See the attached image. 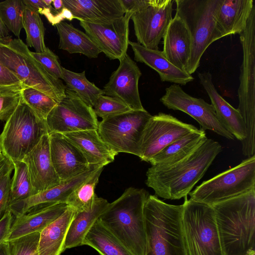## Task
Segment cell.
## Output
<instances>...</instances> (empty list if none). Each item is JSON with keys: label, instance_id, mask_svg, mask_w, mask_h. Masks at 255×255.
Wrapping results in <instances>:
<instances>
[{"label": "cell", "instance_id": "1", "mask_svg": "<svg viewBox=\"0 0 255 255\" xmlns=\"http://www.w3.org/2000/svg\"><path fill=\"white\" fill-rule=\"evenodd\" d=\"M217 141L207 138L187 157L167 166L151 165L146 173L145 184L156 196L178 200L187 196L222 151Z\"/></svg>", "mask_w": 255, "mask_h": 255}, {"label": "cell", "instance_id": "2", "mask_svg": "<svg viewBox=\"0 0 255 255\" xmlns=\"http://www.w3.org/2000/svg\"><path fill=\"white\" fill-rule=\"evenodd\" d=\"M212 207L223 255H255V190Z\"/></svg>", "mask_w": 255, "mask_h": 255}, {"label": "cell", "instance_id": "3", "mask_svg": "<svg viewBox=\"0 0 255 255\" xmlns=\"http://www.w3.org/2000/svg\"><path fill=\"white\" fill-rule=\"evenodd\" d=\"M183 205L149 195L144 206L145 255H188L182 224Z\"/></svg>", "mask_w": 255, "mask_h": 255}, {"label": "cell", "instance_id": "4", "mask_svg": "<svg viewBox=\"0 0 255 255\" xmlns=\"http://www.w3.org/2000/svg\"><path fill=\"white\" fill-rule=\"evenodd\" d=\"M149 195L144 189L128 188L98 218L133 255L145 254L143 209Z\"/></svg>", "mask_w": 255, "mask_h": 255}, {"label": "cell", "instance_id": "5", "mask_svg": "<svg viewBox=\"0 0 255 255\" xmlns=\"http://www.w3.org/2000/svg\"><path fill=\"white\" fill-rule=\"evenodd\" d=\"M0 63L25 87L40 91L58 104L65 97L66 86L61 79L46 71L21 39L11 36L0 38Z\"/></svg>", "mask_w": 255, "mask_h": 255}, {"label": "cell", "instance_id": "6", "mask_svg": "<svg viewBox=\"0 0 255 255\" xmlns=\"http://www.w3.org/2000/svg\"><path fill=\"white\" fill-rule=\"evenodd\" d=\"M175 15L185 23L190 35L191 50L186 70L194 73L201 58L210 45L225 37L219 27L216 12L220 0H176Z\"/></svg>", "mask_w": 255, "mask_h": 255}, {"label": "cell", "instance_id": "7", "mask_svg": "<svg viewBox=\"0 0 255 255\" xmlns=\"http://www.w3.org/2000/svg\"><path fill=\"white\" fill-rule=\"evenodd\" d=\"M243 58L240 68L237 110L244 121L247 132L241 141L242 153L248 157L255 153V6L244 30L240 34Z\"/></svg>", "mask_w": 255, "mask_h": 255}, {"label": "cell", "instance_id": "8", "mask_svg": "<svg viewBox=\"0 0 255 255\" xmlns=\"http://www.w3.org/2000/svg\"><path fill=\"white\" fill-rule=\"evenodd\" d=\"M49 133L46 122L41 119L21 100L5 122L0 134V147L4 156L12 163L24 157Z\"/></svg>", "mask_w": 255, "mask_h": 255}, {"label": "cell", "instance_id": "9", "mask_svg": "<svg viewBox=\"0 0 255 255\" xmlns=\"http://www.w3.org/2000/svg\"><path fill=\"white\" fill-rule=\"evenodd\" d=\"M184 198L182 224L188 255H223L212 206Z\"/></svg>", "mask_w": 255, "mask_h": 255}, {"label": "cell", "instance_id": "10", "mask_svg": "<svg viewBox=\"0 0 255 255\" xmlns=\"http://www.w3.org/2000/svg\"><path fill=\"white\" fill-rule=\"evenodd\" d=\"M255 190V154L203 181L188 194L190 199L213 206Z\"/></svg>", "mask_w": 255, "mask_h": 255}, {"label": "cell", "instance_id": "11", "mask_svg": "<svg viewBox=\"0 0 255 255\" xmlns=\"http://www.w3.org/2000/svg\"><path fill=\"white\" fill-rule=\"evenodd\" d=\"M151 116L145 110H130L102 119L97 130L117 154L124 152L138 156L139 140Z\"/></svg>", "mask_w": 255, "mask_h": 255}, {"label": "cell", "instance_id": "12", "mask_svg": "<svg viewBox=\"0 0 255 255\" xmlns=\"http://www.w3.org/2000/svg\"><path fill=\"white\" fill-rule=\"evenodd\" d=\"M199 129L173 116L159 113L147 122L139 142L138 157L148 161L165 147Z\"/></svg>", "mask_w": 255, "mask_h": 255}, {"label": "cell", "instance_id": "13", "mask_svg": "<svg viewBox=\"0 0 255 255\" xmlns=\"http://www.w3.org/2000/svg\"><path fill=\"white\" fill-rule=\"evenodd\" d=\"M65 97L52 110L45 122L49 133L97 130L99 122L93 108L66 88Z\"/></svg>", "mask_w": 255, "mask_h": 255}, {"label": "cell", "instance_id": "14", "mask_svg": "<svg viewBox=\"0 0 255 255\" xmlns=\"http://www.w3.org/2000/svg\"><path fill=\"white\" fill-rule=\"evenodd\" d=\"M172 0H150L142 9L130 17L137 43L150 49H158V45L171 22Z\"/></svg>", "mask_w": 255, "mask_h": 255}, {"label": "cell", "instance_id": "15", "mask_svg": "<svg viewBox=\"0 0 255 255\" xmlns=\"http://www.w3.org/2000/svg\"><path fill=\"white\" fill-rule=\"evenodd\" d=\"M160 101L169 109L180 111L189 115L198 123L204 130H211L227 139H234V136L218 120L211 104L201 98L188 95L179 85L173 84L166 88Z\"/></svg>", "mask_w": 255, "mask_h": 255}, {"label": "cell", "instance_id": "16", "mask_svg": "<svg viewBox=\"0 0 255 255\" xmlns=\"http://www.w3.org/2000/svg\"><path fill=\"white\" fill-rule=\"evenodd\" d=\"M132 13L104 23L80 21V25L92 41L111 60L122 59L129 45V22Z\"/></svg>", "mask_w": 255, "mask_h": 255}, {"label": "cell", "instance_id": "17", "mask_svg": "<svg viewBox=\"0 0 255 255\" xmlns=\"http://www.w3.org/2000/svg\"><path fill=\"white\" fill-rule=\"evenodd\" d=\"M119 61V67L104 87V95L121 100L131 110H144L138 90L140 70L128 54Z\"/></svg>", "mask_w": 255, "mask_h": 255}, {"label": "cell", "instance_id": "18", "mask_svg": "<svg viewBox=\"0 0 255 255\" xmlns=\"http://www.w3.org/2000/svg\"><path fill=\"white\" fill-rule=\"evenodd\" d=\"M22 161L26 165L33 195L60 183L51 159L49 133L41 137Z\"/></svg>", "mask_w": 255, "mask_h": 255}, {"label": "cell", "instance_id": "19", "mask_svg": "<svg viewBox=\"0 0 255 255\" xmlns=\"http://www.w3.org/2000/svg\"><path fill=\"white\" fill-rule=\"evenodd\" d=\"M49 136L51 161L61 181L90 168L81 152L62 133H50Z\"/></svg>", "mask_w": 255, "mask_h": 255}, {"label": "cell", "instance_id": "20", "mask_svg": "<svg viewBox=\"0 0 255 255\" xmlns=\"http://www.w3.org/2000/svg\"><path fill=\"white\" fill-rule=\"evenodd\" d=\"M101 167L91 166L87 171L68 180L61 181L58 185L34 194L15 204L17 212L25 214L32 209L57 203H66L71 193L82 183L90 178Z\"/></svg>", "mask_w": 255, "mask_h": 255}, {"label": "cell", "instance_id": "21", "mask_svg": "<svg viewBox=\"0 0 255 255\" xmlns=\"http://www.w3.org/2000/svg\"><path fill=\"white\" fill-rule=\"evenodd\" d=\"M200 84L208 94L218 120L234 137L241 141L247 136L246 127L238 110L232 107L217 92L209 72L199 73Z\"/></svg>", "mask_w": 255, "mask_h": 255}, {"label": "cell", "instance_id": "22", "mask_svg": "<svg viewBox=\"0 0 255 255\" xmlns=\"http://www.w3.org/2000/svg\"><path fill=\"white\" fill-rule=\"evenodd\" d=\"M76 19L96 23L113 21L126 12L120 0H63Z\"/></svg>", "mask_w": 255, "mask_h": 255}, {"label": "cell", "instance_id": "23", "mask_svg": "<svg viewBox=\"0 0 255 255\" xmlns=\"http://www.w3.org/2000/svg\"><path fill=\"white\" fill-rule=\"evenodd\" d=\"M162 52L174 66L186 72L189 61L191 39L189 30L183 21L175 15L163 36Z\"/></svg>", "mask_w": 255, "mask_h": 255}, {"label": "cell", "instance_id": "24", "mask_svg": "<svg viewBox=\"0 0 255 255\" xmlns=\"http://www.w3.org/2000/svg\"><path fill=\"white\" fill-rule=\"evenodd\" d=\"M136 61L143 63L156 71L162 82L185 85L192 82L194 78L186 72L181 70L165 57L158 49L146 48L137 42L129 41Z\"/></svg>", "mask_w": 255, "mask_h": 255}, {"label": "cell", "instance_id": "25", "mask_svg": "<svg viewBox=\"0 0 255 255\" xmlns=\"http://www.w3.org/2000/svg\"><path fill=\"white\" fill-rule=\"evenodd\" d=\"M62 134L81 152L90 166L104 167L113 162L117 155L102 140L97 130Z\"/></svg>", "mask_w": 255, "mask_h": 255}, {"label": "cell", "instance_id": "26", "mask_svg": "<svg viewBox=\"0 0 255 255\" xmlns=\"http://www.w3.org/2000/svg\"><path fill=\"white\" fill-rule=\"evenodd\" d=\"M66 203H57L15 217L6 241L41 232L67 209Z\"/></svg>", "mask_w": 255, "mask_h": 255}, {"label": "cell", "instance_id": "27", "mask_svg": "<svg viewBox=\"0 0 255 255\" xmlns=\"http://www.w3.org/2000/svg\"><path fill=\"white\" fill-rule=\"evenodd\" d=\"M254 6L253 0H220L216 18L225 37L244 30Z\"/></svg>", "mask_w": 255, "mask_h": 255}, {"label": "cell", "instance_id": "28", "mask_svg": "<svg viewBox=\"0 0 255 255\" xmlns=\"http://www.w3.org/2000/svg\"><path fill=\"white\" fill-rule=\"evenodd\" d=\"M75 213L73 209L68 207L64 213L40 232L39 255H61L65 251L67 233Z\"/></svg>", "mask_w": 255, "mask_h": 255}, {"label": "cell", "instance_id": "29", "mask_svg": "<svg viewBox=\"0 0 255 255\" xmlns=\"http://www.w3.org/2000/svg\"><path fill=\"white\" fill-rule=\"evenodd\" d=\"M109 204L106 199L96 196L91 209L75 213L67 233L64 250L83 245L85 236Z\"/></svg>", "mask_w": 255, "mask_h": 255}, {"label": "cell", "instance_id": "30", "mask_svg": "<svg viewBox=\"0 0 255 255\" xmlns=\"http://www.w3.org/2000/svg\"><path fill=\"white\" fill-rule=\"evenodd\" d=\"M202 129L191 132L169 144L153 156L148 162L151 165L167 166L182 160L206 139Z\"/></svg>", "mask_w": 255, "mask_h": 255}, {"label": "cell", "instance_id": "31", "mask_svg": "<svg viewBox=\"0 0 255 255\" xmlns=\"http://www.w3.org/2000/svg\"><path fill=\"white\" fill-rule=\"evenodd\" d=\"M55 26L59 37V49L71 54H82L89 58H96L102 52L86 33L72 24L62 21Z\"/></svg>", "mask_w": 255, "mask_h": 255}, {"label": "cell", "instance_id": "32", "mask_svg": "<svg viewBox=\"0 0 255 255\" xmlns=\"http://www.w3.org/2000/svg\"><path fill=\"white\" fill-rule=\"evenodd\" d=\"M83 245L92 247L101 255H133L98 219L85 236Z\"/></svg>", "mask_w": 255, "mask_h": 255}, {"label": "cell", "instance_id": "33", "mask_svg": "<svg viewBox=\"0 0 255 255\" xmlns=\"http://www.w3.org/2000/svg\"><path fill=\"white\" fill-rule=\"evenodd\" d=\"M66 88L74 92L86 105L93 108L98 98L104 95L103 89L86 78L85 71L76 73L63 67L62 79Z\"/></svg>", "mask_w": 255, "mask_h": 255}, {"label": "cell", "instance_id": "34", "mask_svg": "<svg viewBox=\"0 0 255 255\" xmlns=\"http://www.w3.org/2000/svg\"><path fill=\"white\" fill-rule=\"evenodd\" d=\"M103 167H100L71 193L66 203L69 207L73 209L76 212L87 211L93 207L97 196L95 192L96 186Z\"/></svg>", "mask_w": 255, "mask_h": 255}, {"label": "cell", "instance_id": "35", "mask_svg": "<svg viewBox=\"0 0 255 255\" xmlns=\"http://www.w3.org/2000/svg\"><path fill=\"white\" fill-rule=\"evenodd\" d=\"M23 28L26 33V45L32 47L35 52L46 50L44 42L45 28L39 14L26 6L23 16Z\"/></svg>", "mask_w": 255, "mask_h": 255}, {"label": "cell", "instance_id": "36", "mask_svg": "<svg viewBox=\"0 0 255 255\" xmlns=\"http://www.w3.org/2000/svg\"><path fill=\"white\" fill-rule=\"evenodd\" d=\"M13 164L14 173L11 180L9 205L33 195L26 165L22 161Z\"/></svg>", "mask_w": 255, "mask_h": 255}, {"label": "cell", "instance_id": "37", "mask_svg": "<svg viewBox=\"0 0 255 255\" xmlns=\"http://www.w3.org/2000/svg\"><path fill=\"white\" fill-rule=\"evenodd\" d=\"M25 8L23 0L0 2V17L8 30L17 37L23 28V16Z\"/></svg>", "mask_w": 255, "mask_h": 255}, {"label": "cell", "instance_id": "38", "mask_svg": "<svg viewBox=\"0 0 255 255\" xmlns=\"http://www.w3.org/2000/svg\"><path fill=\"white\" fill-rule=\"evenodd\" d=\"M21 96L23 102L44 121L58 104L49 96L31 87L24 86L21 91Z\"/></svg>", "mask_w": 255, "mask_h": 255}, {"label": "cell", "instance_id": "39", "mask_svg": "<svg viewBox=\"0 0 255 255\" xmlns=\"http://www.w3.org/2000/svg\"><path fill=\"white\" fill-rule=\"evenodd\" d=\"M97 117L102 119L131 110L121 100L106 96H100L93 107Z\"/></svg>", "mask_w": 255, "mask_h": 255}, {"label": "cell", "instance_id": "40", "mask_svg": "<svg viewBox=\"0 0 255 255\" xmlns=\"http://www.w3.org/2000/svg\"><path fill=\"white\" fill-rule=\"evenodd\" d=\"M40 232H35L7 241L10 255H39Z\"/></svg>", "mask_w": 255, "mask_h": 255}, {"label": "cell", "instance_id": "41", "mask_svg": "<svg viewBox=\"0 0 255 255\" xmlns=\"http://www.w3.org/2000/svg\"><path fill=\"white\" fill-rule=\"evenodd\" d=\"M31 7L39 14L44 15L48 21L52 25L62 22L64 19L71 21L76 19L71 11L64 6L60 11L56 10L52 5L47 6L43 0H31L30 2Z\"/></svg>", "mask_w": 255, "mask_h": 255}, {"label": "cell", "instance_id": "42", "mask_svg": "<svg viewBox=\"0 0 255 255\" xmlns=\"http://www.w3.org/2000/svg\"><path fill=\"white\" fill-rule=\"evenodd\" d=\"M31 53L50 74L62 79L63 67L60 65L58 57L48 47L44 52L36 53L31 51Z\"/></svg>", "mask_w": 255, "mask_h": 255}, {"label": "cell", "instance_id": "43", "mask_svg": "<svg viewBox=\"0 0 255 255\" xmlns=\"http://www.w3.org/2000/svg\"><path fill=\"white\" fill-rule=\"evenodd\" d=\"M24 87L16 75L0 63V93H20Z\"/></svg>", "mask_w": 255, "mask_h": 255}, {"label": "cell", "instance_id": "44", "mask_svg": "<svg viewBox=\"0 0 255 255\" xmlns=\"http://www.w3.org/2000/svg\"><path fill=\"white\" fill-rule=\"evenodd\" d=\"M21 100L20 93H0V121L6 122Z\"/></svg>", "mask_w": 255, "mask_h": 255}, {"label": "cell", "instance_id": "45", "mask_svg": "<svg viewBox=\"0 0 255 255\" xmlns=\"http://www.w3.org/2000/svg\"><path fill=\"white\" fill-rule=\"evenodd\" d=\"M12 172L8 173L0 180V219L8 210Z\"/></svg>", "mask_w": 255, "mask_h": 255}, {"label": "cell", "instance_id": "46", "mask_svg": "<svg viewBox=\"0 0 255 255\" xmlns=\"http://www.w3.org/2000/svg\"><path fill=\"white\" fill-rule=\"evenodd\" d=\"M13 219V215L8 210L0 219V244L6 241Z\"/></svg>", "mask_w": 255, "mask_h": 255}, {"label": "cell", "instance_id": "47", "mask_svg": "<svg viewBox=\"0 0 255 255\" xmlns=\"http://www.w3.org/2000/svg\"><path fill=\"white\" fill-rule=\"evenodd\" d=\"M126 12L133 13L146 6L150 0H120Z\"/></svg>", "mask_w": 255, "mask_h": 255}, {"label": "cell", "instance_id": "48", "mask_svg": "<svg viewBox=\"0 0 255 255\" xmlns=\"http://www.w3.org/2000/svg\"><path fill=\"white\" fill-rule=\"evenodd\" d=\"M14 166L12 162L5 156L0 161V180L10 172H12Z\"/></svg>", "mask_w": 255, "mask_h": 255}, {"label": "cell", "instance_id": "49", "mask_svg": "<svg viewBox=\"0 0 255 255\" xmlns=\"http://www.w3.org/2000/svg\"><path fill=\"white\" fill-rule=\"evenodd\" d=\"M9 36V30L0 17V38H5Z\"/></svg>", "mask_w": 255, "mask_h": 255}, {"label": "cell", "instance_id": "50", "mask_svg": "<svg viewBox=\"0 0 255 255\" xmlns=\"http://www.w3.org/2000/svg\"><path fill=\"white\" fill-rule=\"evenodd\" d=\"M0 255H10L7 241H4L0 244Z\"/></svg>", "mask_w": 255, "mask_h": 255}, {"label": "cell", "instance_id": "51", "mask_svg": "<svg viewBox=\"0 0 255 255\" xmlns=\"http://www.w3.org/2000/svg\"><path fill=\"white\" fill-rule=\"evenodd\" d=\"M52 5L54 8L58 11H60L64 7L63 0H53Z\"/></svg>", "mask_w": 255, "mask_h": 255}, {"label": "cell", "instance_id": "52", "mask_svg": "<svg viewBox=\"0 0 255 255\" xmlns=\"http://www.w3.org/2000/svg\"><path fill=\"white\" fill-rule=\"evenodd\" d=\"M4 157L5 156L3 154L0 147V161H1L4 158Z\"/></svg>", "mask_w": 255, "mask_h": 255}]
</instances>
